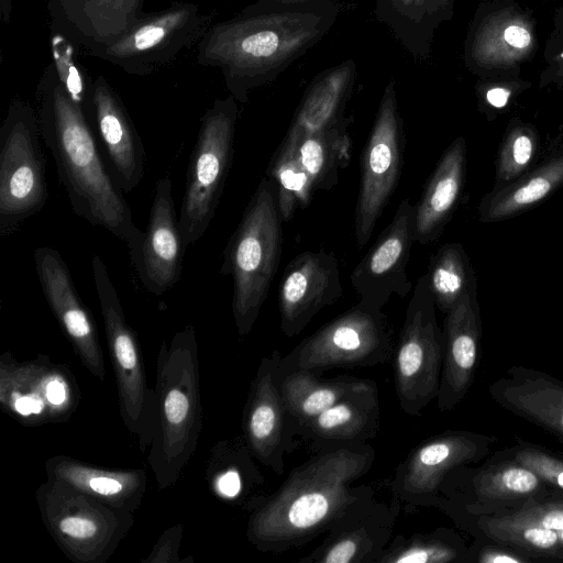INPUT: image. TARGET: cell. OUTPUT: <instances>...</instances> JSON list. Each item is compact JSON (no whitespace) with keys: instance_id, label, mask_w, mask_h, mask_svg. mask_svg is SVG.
Listing matches in <instances>:
<instances>
[{"instance_id":"cell-1","label":"cell","mask_w":563,"mask_h":563,"mask_svg":"<svg viewBox=\"0 0 563 563\" xmlns=\"http://www.w3.org/2000/svg\"><path fill=\"white\" fill-rule=\"evenodd\" d=\"M313 448L314 453L250 511L246 538L258 551L279 554L309 543L325 533L368 487L352 484L374 464L376 452L371 444L327 443Z\"/></svg>"},{"instance_id":"cell-2","label":"cell","mask_w":563,"mask_h":563,"mask_svg":"<svg viewBox=\"0 0 563 563\" xmlns=\"http://www.w3.org/2000/svg\"><path fill=\"white\" fill-rule=\"evenodd\" d=\"M340 13L334 0L301 7L244 8L212 24L198 44L197 64L221 70L236 101L274 81L291 63L321 41Z\"/></svg>"},{"instance_id":"cell-3","label":"cell","mask_w":563,"mask_h":563,"mask_svg":"<svg viewBox=\"0 0 563 563\" xmlns=\"http://www.w3.org/2000/svg\"><path fill=\"white\" fill-rule=\"evenodd\" d=\"M35 99L42 140L53 154L71 210L124 242L133 262L144 232L135 227L123 190L102 159L82 106L73 99L52 63L37 84Z\"/></svg>"},{"instance_id":"cell-4","label":"cell","mask_w":563,"mask_h":563,"mask_svg":"<svg viewBox=\"0 0 563 563\" xmlns=\"http://www.w3.org/2000/svg\"><path fill=\"white\" fill-rule=\"evenodd\" d=\"M198 346L191 324L163 343L152 390L148 464L158 488L174 485L192 456L202 428Z\"/></svg>"},{"instance_id":"cell-5","label":"cell","mask_w":563,"mask_h":563,"mask_svg":"<svg viewBox=\"0 0 563 563\" xmlns=\"http://www.w3.org/2000/svg\"><path fill=\"white\" fill-rule=\"evenodd\" d=\"M282 223L275 184L264 177L228 241L220 268L232 276V311L240 336L251 332L278 269Z\"/></svg>"},{"instance_id":"cell-6","label":"cell","mask_w":563,"mask_h":563,"mask_svg":"<svg viewBox=\"0 0 563 563\" xmlns=\"http://www.w3.org/2000/svg\"><path fill=\"white\" fill-rule=\"evenodd\" d=\"M42 521L76 563H103L133 527V512L104 504L63 482L47 478L35 493Z\"/></svg>"},{"instance_id":"cell-7","label":"cell","mask_w":563,"mask_h":563,"mask_svg":"<svg viewBox=\"0 0 563 563\" xmlns=\"http://www.w3.org/2000/svg\"><path fill=\"white\" fill-rule=\"evenodd\" d=\"M37 112L13 99L0 128V236L38 213L48 198Z\"/></svg>"},{"instance_id":"cell-8","label":"cell","mask_w":563,"mask_h":563,"mask_svg":"<svg viewBox=\"0 0 563 563\" xmlns=\"http://www.w3.org/2000/svg\"><path fill=\"white\" fill-rule=\"evenodd\" d=\"M239 117L236 99H216L201 118L178 214L186 249L209 228L229 175Z\"/></svg>"},{"instance_id":"cell-9","label":"cell","mask_w":563,"mask_h":563,"mask_svg":"<svg viewBox=\"0 0 563 563\" xmlns=\"http://www.w3.org/2000/svg\"><path fill=\"white\" fill-rule=\"evenodd\" d=\"M394 328L382 309L357 302L319 328L282 356L278 372L371 367L389 362L396 346Z\"/></svg>"},{"instance_id":"cell-10","label":"cell","mask_w":563,"mask_h":563,"mask_svg":"<svg viewBox=\"0 0 563 563\" xmlns=\"http://www.w3.org/2000/svg\"><path fill=\"white\" fill-rule=\"evenodd\" d=\"M435 308L424 274L413 288L393 356L397 399L409 416L421 415L439 394L443 332Z\"/></svg>"},{"instance_id":"cell-11","label":"cell","mask_w":563,"mask_h":563,"mask_svg":"<svg viewBox=\"0 0 563 563\" xmlns=\"http://www.w3.org/2000/svg\"><path fill=\"white\" fill-rule=\"evenodd\" d=\"M212 18L191 2H174L147 13L111 42L86 54L111 63L129 75L145 76L172 64L181 52L199 44Z\"/></svg>"},{"instance_id":"cell-12","label":"cell","mask_w":563,"mask_h":563,"mask_svg":"<svg viewBox=\"0 0 563 563\" xmlns=\"http://www.w3.org/2000/svg\"><path fill=\"white\" fill-rule=\"evenodd\" d=\"M91 268L115 375L120 415L128 430L139 435L144 452L152 432V390L146 386L141 347L126 322L107 266L97 254L91 260Z\"/></svg>"},{"instance_id":"cell-13","label":"cell","mask_w":563,"mask_h":563,"mask_svg":"<svg viewBox=\"0 0 563 563\" xmlns=\"http://www.w3.org/2000/svg\"><path fill=\"white\" fill-rule=\"evenodd\" d=\"M405 148L404 121L395 79L384 88L373 128L361 155V181L354 212L358 249L369 241L401 175Z\"/></svg>"},{"instance_id":"cell-14","label":"cell","mask_w":563,"mask_h":563,"mask_svg":"<svg viewBox=\"0 0 563 563\" xmlns=\"http://www.w3.org/2000/svg\"><path fill=\"white\" fill-rule=\"evenodd\" d=\"M80 401L71 371L47 357L18 362L9 352L0 357V404L21 423L63 422Z\"/></svg>"},{"instance_id":"cell-15","label":"cell","mask_w":563,"mask_h":563,"mask_svg":"<svg viewBox=\"0 0 563 563\" xmlns=\"http://www.w3.org/2000/svg\"><path fill=\"white\" fill-rule=\"evenodd\" d=\"M487 452L485 439L465 431H445L413 446L396 467L393 497L407 509L437 507L446 475Z\"/></svg>"},{"instance_id":"cell-16","label":"cell","mask_w":563,"mask_h":563,"mask_svg":"<svg viewBox=\"0 0 563 563\" xmlns=\"http://www.w3.org/2000/svg\"><path fill=\"white\" fill-rule=\"evenodd\" d=\"M401 503H387L366 490L332 522L323 541L298 563H378L393 539Z\"/></svg>"},{"instance_id":"cell-17","label":"cell","mask_w":563,"mask_h":563,"mask_svg":"<svg viewBox=\"0 0 563 563\" xmlns=\"http://www.w3.org/2000/svg\"><path fill=\"white\" fill-rule=\"evenodd\" d=\"M282 356L275 350L262 357L242 417L243 437L253 455L277 475L285 472V454L300 444L297 424L279 390L277 368Z\"/></svg>"},{"instance_id":"cell-18","label":"cell","mask_w":563,"mask_h":563,"mask_svg":"<svg viewBox=\"0 0 563 563\" xmlns=\"http://www.w3.org/2000/svg\"><path fill=\"white\" fill-rule=\"evenodd\" d=\"M413 243L415 208L405 198L390 223L351 274V284L360 303L383 309L393 295L405 298L410 292L412 284L407 264Z\"/></svg>"},{"instance_id":"cell-19","label":"cell","mask_w":563,"mask_h":563,"mask_svg":"<svg viewBox=\"0 0 563 563\" xmlns=\"http://www.w3.org/2000/svg\"><path fill=\"white\" fill-rule=\"evenodd\" d=\"M84 110L117 184L123 192L132 191L144 177L145 150L122 99L103 76L92 78Z\"/></svg>"},{"instance_id":"cell-20","label":"cell","mask_w":563,"mask_h":563,"mask_svg":"<svg viewBox=\"0 0 563 563\" xmlns=\"http://www.w3.org/2000/svg\"><path fill=\"white\" fill-rule=\"evenodd\" d=\"M36 274L43 295L81 363L95 377L106 378L98 329L74 285L69 268L53 247L34 251Z\"/></svg>"},{"instance_id":"cell-21","label":"cell","mask_w":563,"mask_h":563,"mask_svg":"<svg viewBox=\"0 0 563 563\" xmlns=\"http://www.w3.org/2000/svg\"><path fill=\"white\" fill-rule=\"evenodd\" d=\"M339 261L324 250L306 251L285 267L278 294L280 330L298 335L324 307L342 296Z\"/></svg>"},{"instance_id":"cell-22","label":"cell","mask_w":563,"mask_h":563,"mask_svg":"<svg viewBox=\"0 0 563 563\" xmlns=\"http://www.w3.org/2000/svg\"><path fill=\"white\" fill-rule=\"evenodd\" d=\"M185 250L172 196V180L163 177L156 183L141 249L132 262L150 292L162 296L179 280Z\"/></svg>"},{"instance_id":"cell-23","label":"cell","mask_w":563,"mask_h":563,"mask_svg":"<svg viewBox=\"0 0 563 563\" xmlns=\"http://www.w3.org/2000/svg\"><path fill=\"white\" fill-rule=\"evenodd\" d=\"M144 0H48L52 32L85 54L125 33L147 13Z\"/></svg>"},{"instance_id":"cell-24","label":"cell","mask_w":563,"mask_h":563,"mask_svg":"<svg viewBox=\"0 0 563 563\" xmlns=\"http://www.w3.org/2000/svg\"><path fill=\"white\" fill-rule=\"evenodd\" d=\"M443 363L437 405L453 409L467 394L476 372L482 321L477 296L462 298L443 322Z\"/></svg>"},{"instance_id":"cell-25","label":"cell","mask_w":563,"mask_h":563,"mask_svg":"<svg viewBox=\"0 0 563 563\" xmlns=\"http://www.w3.org/2000/svg\"><path fill=\"white\" fill-rule=\"evenodd\" d=\"M489 394L500 407L563 440V382L536 369L511 366L489 386Z\"/></svg>"},{"instance_id":"cell-26","label":"cell","mask_w":563,"mask_h":563,"mask_svg":"<svg viewBox=\"0 0 563 563\" xmlns=\"http://www.w3.org/2000/svg\"><path fill=\"white\" fill-rule=\"evenodd\" d=\"M356 80V63L346 59L320 71L306 88L279 150L298 151L308 136L342 119Z\"/></svg>"},{"instance_id":"cell-27","label":"cell","mask_w":563,"mask_h":563,"mask_svg":"<svg viewBox=\"0 0 563 563\" xmlns=\"http://www.w3.org/2000/svg\"><path fill=\"white\" fill-rule=\"evenodd\" d=\"M467 162L463 136L451 142L441 155L415 208V242L437 241L451 220L461 199Z\"/></svg>"},{"instance_id":"cell-28","label":"cell","mask_w":563,"mask_h":563,"mask_svg":"<svg viewBox=\"0 0 563 563\" xmlns=\"http://www.w3.org/2000/svg\"><path fill=\"white\" fill-rule=\"evenodd\" d=\"M378 388L366 379L363 386L345 395L333 406L301 424L298 438L312 446L327 443H367L379 429Z\"/></svg>"},{"instance_id":"cell-29","label":"cell","mask_w":563,"mask_h":563,"mask_svg":"<svg viewBox=\"0 0 563 563\" xmlns=\"http://www.w3.org/2000/svg\"><path fill=\"white\" fill-rule=\"evenodd\" d=\"M47 478L63 482L104 504L134 512L142 505L146 490L143 470H109L84 463L66 455L45 462Z\"/></svg>"},{"instance_id":"cell-30","label":"cell","mask_w":563,"mask_h":563,"mask_svg":"<svg viewBox=\"0 0 563 563\" xmlns=\"http://www.w3.org/2000/svg\"><path fill=\"white\" fill-rule=\"evenodd\" d=\"M244 437L222 440L207 467L210 489L231 505L252 511L266 496V482Z\"/></svg>"},{"instance_id":"cell-31","label":"cell","mask_w":563,"mask_h":563,"mask_svg":"<svg viewBox=\"0 0 563 563\" xmlns=\"http://www.w3.org/2000/svg\"><path fill=\"white\" fill-rule=\"evenodd\" d=\"M563 186V148L501 189H490L478 203L484 223L504 221L523 213L552 196Z\"/></svg>"},{"instance_id":"cell-32","label":"cell","mask_w":563,"mask_h":563,"mask_svg":"<svg viewBox=\"0 0 563 563\" xmlns=\"http://www.w3.org/2000/svg\"><path fill=\"white\" fill-rule=\"evenodd\" d=\"M453 0H376L374 13L416 59L430 55L435 29L450 19Z\"/></svg>"},{"instance_id":"cell-33","label":"cell","mask_w":563,"mask_h":563,"mask_svg":"<svg viewBox=\"0 0 563 563\" xmlns=\"http://www.w3.org/2000/svg\"><path fill=\"white\" fill-rule=\"evenodd\" d=\"M277 379L282 397L297 429L366 382L352 376L324 379L308 369L278 372V368Z\"/></svg>"},{"instance_id":"cell-34","label":"cell","mask_w":563,"mask_h":563,"mask_svg":"<svg viewBox=\"0 0 563 563\" xmlns=\"http://www.w3.org/2000/svg\"><path fill=\"white\" fill-rule=\"evenodd\" d=\"M352 117L306 137L299 145V158L311 177L314 188L329 190L338 185L339 173L351 159Z\"/></svg>"},{"instance_id":"cell-35","label":"cell","mask_w":563,"mask_h":563,"mask_svg":"<svg viewBox=\"0 0 563 563\" xmlns=\"http://www.w3.org/2000/svg\"><path fill=\"white\" fill-rule=\"evenodd\" d=\"M426 276L435 306L443 313L462 298L477 296L476 275L460 242L442 245L431 257Z\"/></svg>"},{"instance_id":"cell-36","label":"cell","mask_w":563,"mask_h":563,"mask_svg":"<svg viewBox=\"0 0 563 563\" xmlns=\"http://www.w3.org/2000/svg\"><path fill=\"white\" fill-rule=\"evenodd\" d=\"M538 129L520 119H512L503 135L496 159L492 189H501L533 168L541 155Z\"/></svg>"},{"instance_id":"cell-37","label":"cell","mask_w":563,"mask_h":563,"mask_svg":"<svg viewBox=\"0 0 563 563\" xmlns=\"http://www.w3.org/2000/svg\"><path fill=\"white\" fill-rule=\"evenodd\" d=\"M276 188L278 210L283 222H288L297 208H306L316 190L303 167L298 151L277 150L267 170Z\"/></svg>"},{"instance_id":"cell-38","label":"cell","mask_w":563,"mask_h":563,"mask_svg":"<svg viewBox=\"0 0 563 563\" xmlns=\"http://www.w3.org/2000/svg\"><path fill=\"white\" fill-rule=\"evenodd\" d=\"M462 547L443 529L395 536L378 563H450L460 559Z\"/></svg>"},{"instance_id":"cell-39","label":"cell","mask_w":563,"mask_h":563,"mask_svg":"<svg viewBox=\"0 0 563 563\" xmlns=\"http://www.w3.org/2000/svg\"><path fill=\"white\" fill-rule=\"evenodd\" d=\"M542 482L532 470L516 462L482 472L473 485L476 496L484 503L528 498L540 490Z\"/></svg>"},{"instance_id":"cell-40","label":"cell","mask_w":563,"mask_h":563,"mask_svg":"<svg viewBox=\"0 0 563 563\" xmlns=\"http://www.w3.org/2000/svg\"><path fill=\"white\" fill-rule=\"evenodd\" d=\"M478 526L498 542L510 543L533 552L547 553L559 549L558 531L516 521L507 515L483 517Z\"/></svg>"},{"instance_id":"cell-41","label":"cell","mask_w":563,"mask_h":563,"mask_svg":"<svg viewBox=\"0 0 563 563\" xmlns=\"http://www.w3.org/2000/svg\"><path fill=\"white\" fill-rule=\"evenodd\" d=\"M52 64L73 99L85 104L92 78L77 62L74 44L58 32H52L49 37Z\"/></svg>"},{"instance_id":"cell-42","label":"cell","mask_w":563,"mask_h":563,"mask_svg":"<svg viewBox=\"0 0 563 563\" xmlns=\"http://www.w3.org/2000/svg\"><path fill=\"white\" fill-rule=\"evenodd\" d=\"M515 461L532 470L543 482L563 490V462L536 449H522Z\"/></svg>"},{"instance_id":"cell-43","label":"cell","mask_w":563,"mask_h":563,"mask_svg":"<svg viewBox=\"0 0 563 563\" xmlns=\"http://www.w3.org/2000/svg\"><path fill=\"white\" fill-rule=\"evenodd\" d=\"M511 519L544 529H563V503L529 504L511 515Z\"/></svg>"},{"instance_id":"cell-44","label":"cell","mask_w":563,"mask_h":563,"mask_svg":"<svg viewBox=\"0 0 563 563\" xmlns=\"http://www.w3.org/2000/svg\"><path fill=\"white\" fill-rule=\"evenodd\" d=\"M183 531L184 528L180 525H175L167 529L157 540L148 558L144 559L143 562H181V560H179L177 555L179 550V543L183 538Z\"/></svg>"},{"instance_id":"cell-45","label":"cell","mask_w":563,"mask_h":563,"mask_svg":"<svg viewBox=\"0 0 563 563\" xmlns=\"http://www.w3.org/2000/svg\"><path fill=\"white\" fill-rule=\"evenodd\" d=\"M477 561L481 563H522L527 560L512 552L485 548L479 552Z\"/></svg>"},{"instance_id":"cell-46","label":"cell","mask_w":563,"mask_h":563,"mask_svg":"<svg viewBox=\"0 0 563 563\" xmlns=\"http://www.w3.org/2000/svg\"><path fill=\"white\" fill-rule=\"evenodd\" d=\"M504 38L509 45L516 48L527 47L531 41L530 33L519 25L508 26L504 32Z\"/></svg>"},{"instance_id":"cell-47","label":"cell","mask_w":563,"mask_h":563,"mask_svg":"<svg viewBox=\"0 0 563 563\" xmlns=\"http://www.w3.org/2000/svg\"><path fill=\"white\" fill-rule=\"evenodd\" d=\"M329 0H257L252 3L257 8H287V7H301L312 3L324 2Z\"/></svg>"},{"instance_id":"cell-48","label":"cell","mask_w":563,"mask_h":563,"mask_svg":"<svg viewBox=\"0 0 563 563\" xmlns=\"http://www.w3.org/2000/svg\"><path fill=\"white\" fill-rule=\"evenodd\" d=\"M12 4L11 0H0L1 21L8 23L11 18Z\"/></svg>"},{"instance_id":"cell-49","label":"cell","mask_w":563,"mask_h":563,"mask_svg":"<svg viewBox=\"0 0 563 563\" xmlns=\"http://www.w3.org/2000/svg\"><path fill=\"white\" fill-rule=\"evenodd\" d=\"M559 534V548L563 549V529L558 531Z\"/></svg>"}]
</instances>
